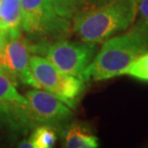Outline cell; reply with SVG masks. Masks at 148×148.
I'll use <instances>...</instances> for the list:
<instances>
[{
  "label": "cell",
  "mask_w": 148,
  "mask_h": 148,
  "mask_svg": "<svg viewBox=\"0 0 148 148\" xmlns=\"http://www.w3.org/2000/svg\"><path fill=\"white\" fill-rule=\"evenodd\" d=\"M148 52V26L140 20L128 32L104 41L101 49L83 73V81H103L120 73Z\"/></svg>",
  "instance_id": "obj_1"
},
{
  "label": "cell",
  "mask_w": 148,
  "mask_h": 148,
  "mask_svg": "<svg viewBox=\"0 0 148 148\" xmlns=\"http://www.w3.org/2000/svg\"><path fill=\"white\" fill-rule=\"evenodd\" d=\"M137 16V0H109L74 16V34L82 41L99 43L127 30Z\"/></svg>",
  "instance_id": "obj_2"
},
{
  "label": "cell",
  "mask_w": 148,
  "mask_h": 148,
  "mask_svg": "<svg viewBox=\"0 0 148 148\" xmlns=\"http://www.w3.org/2000/svg\"><path fill=\"white\" fill-rule=\"evenodd\" d=\"M21 26L34 46L63 40L70 34V19L56 13L48 0H21ZM30 42V41H29Z\"/></svg>",
  "instance_id": "obj_3"
},
{
  "label": "cell",
  "mask_w": 148,
  "mask_h": 148,
  "mask_svg": "<svg viewBox=\"0 0 148 148\" xmlns=\"http://www.w3.org/2000/svg\"><path fill=\"white\" fill-rule=\"evenodd\" d=\"M30 69L38 88L53 93L69 108H74L85 88L82 79L60 71L48 59L38 55L30 57Z\"/></svg>",
  "instance_id": "obj_4"
},
{
  "label": "cell",
  "mask_w": 148,
  "mask_h": 148,
  "mask_svg": "<svg viewBox=\"0 0 148 148\" xmlns=\"http://www.w3.org/2000/svg\"><path fill=\"white\" fill-rule=\"evenodd\" d=\"M96 43L59 40L36 49L63 73L83 80V73L96 55Z\"/></svg>",
  "instance_id": "obj_5"
},
{
  "label": "cell",
  "mask_w": 148,
  "mask_h": 148,
  "mask_svg": "<svg viewBox=\"0 0 148 148\" xmlns=\"http://www.w3.org/2000/svg\"><path fill=\"white\" fill-rule=\"evenodd\" d=\"M16 79L0 66V127L14 133H27L34 129L29 102L16 90Z\"/></svg>",
  "instance_id": "obj_6"
},
{
  "label": "cell",
  "mask_w": 148,
  "mask_h": 148,
  "mask_svg": "<svg viewBox=\"0 0 148 148\" xmlns=\"http://www.w3.org/2000/svg\"><path fill=\"white\" fill-rule=\"evenodd\" d=\"M29 102L30 118L34 127L38 125L61 126L72 117V112L57 96L41 88L25 94Z\"/></svg>",
  "instance_id": "obj_7"
},
{
  "label": "cell",
  "mask_w": 148,
  "mask_h": 148,
  "mask_svg": "<svg viewBox=\"0 0 148 148\" xmlns=\"http://www.w3.org/2000/svg\"><path fill=\"white\" fill-rule=\"evenodd\" d=\"M30 47L27 38L21 36L9 37L3 51V64L1 66L9 74L23 84L38 88V85L30 69Z\"/></svg>",
  "instance_id": "obj_8"
},
{
  "label": "cell",
  "mask_w": 148,
  "mask_h": 148,
  "mask_svg": "<svg viewBox=\"0 0 148 148\" xmlns=\"http://www.w3.org/2000/svg\"><path fill=\"white\" fill-rule=\"evenodd\" d=\"M0 29L6 38L20 34L21 0H0Z\"/></svg>",
  "instance_id": "obj_9"
},
{
  "label": "cell",
  "mask_w": 148,
  "mask_h": 148,
  "mask_svg": "<svg viewBox=\"0 0 148 148\" xmlns=\"http://www.w3.org/2000/svg\"><path fill=\"white\" fill-rule=\"evenodd\" d=\"M98 138L91 130L82 123L70 124L64 132V146L67 148L98 147Z\"/></svg>",
  "instance_id": "obj_10"
},
{
  "label": "cell",
  "mask_w": 148,
  "mask_h": 148,
  "mask_svg": "<svg viewBox=\"0 0 148 148\" xmlns=\"http://www.w3.org/2000/svg\"><path fill=\"white\" fill-rule=\"evenodd\" d=\"M91 0H48L56 13L67 19L74 18L77 14L86 11V5Z\"/></svg>",
  "instance_id": "obj_11"
},
{
  "label": "cell",
  "mask_w": 148,
  "mask_h": 148,
  "mask_svg": "<svg viewBox=\"0 0 148 148\" xmlns=\"http://www.w3.org/2000/svg\"><path fill=\"white\" fill-rule=\"evenodd\" d=\"M57 127L52 125H38L34 128L30 140L34 148H50L54 146L58 138Z\"/></svg>",
  "instance_id": "obj_12"
},
{
  "label": "cell",
  "mask_w": 148,
  "mask_h": 148,
  "mask_svg": "<svg viewBox=\"0 0 148 148\" xmlns=\"http://www.w3.org/2000/svg\"><path fill=\"white\" fill-rule=\"evenodd\" d=\"M120 75H127L138 81L148 82V52L135 60L120 73Z\"/></svg>",
  "instance_id": "obj_13"
},
{
  "label": "cell",
  "mask_w": 148,
  "mask_h": 148,
  "mask_svg": "<svg viewBox=\"0 0 148 148\" xmlns=\"http://www.w3.org/2000/svg\"><path fill=\"white\" fill-rule=\"evenodd\" d=\"M137 14L138 20L148 26V0H137Z\"/></svg>",
  "instance_id": "obj_14"
},
{
  "label": "cell",
  "mask_w": 148,
  "mask_h": 148,
  "mask_svg": "<svg viewBox=\"0 0 148 148\" xmlns=\"http://www.w3.org/2000/svg\"><path fill=\"white\" fill-rule=\"evenodd\" d=\"M18 147H21V148H34L33 147V144H32L30 140H22L21 143L18 144Z\"/></svg>",
  "instance_id": "obj_15"
},
{
  "label": "cell",
  "mask_w": 148,
  "mask_h": 148,
  "mask_svg": "<svg viewBox=\"0 0 148 148\" xmlns=\"http://www.w3.org/2000/svg\"><path fill=\"white\" fill-rule=\"evenodd\" d=\"M6 40H7L6 36H0V53H3V51H4Z\"/></svg>",
  "instance_id": "obj_16"
}]
</instances>
